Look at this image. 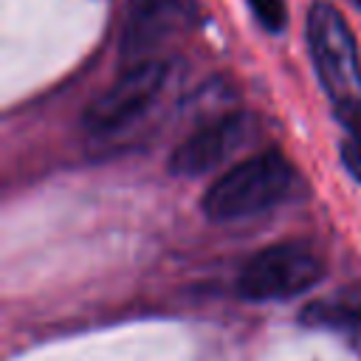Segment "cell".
I'll use <instances>...</instances> for the list:
<instances>
[{
  "instance_id": "8992f818",
  "label": "cell",
  "mask_w": 361,
  "mask_h": 361,
  "mask_svg": "<svg viewBox=\"0 0 361 361\" xmlns=\"http://www.w3.org/2000/svg\"><path fill=\"white\" fill-rule=\"evenodd\" d=\"M254 133V116L251 113H226L200 130H195L189 138H183L172 155H169V172L178 178H197L220 166L226 158H231Z\"/></svg>"
},
{
  "instance_id": "ba28073f",
  "label": "cell",
  "mask_w": 361,
  "mask_h": 361,
  "mask_svg": "<svg viewBox=\"0 0 361 361\" xmlns=\"http://www.w3.org/2000/svg\"><path fill=\"white\" fill-rule=\"evenodd\" d=\"M341 121L347 127V135L341 141V164L361 183V110L341 113Z\"/></svg>"
},
{
  "instance_id": "277c9868",
  "label": "cell",
  "mask_w": 361,
  "mask_h": 361,
  "mask_svg": "<svg viewBox=\"0 0 361 361\" xmlns=\"http://www.w3.org/2000/svg\"><path fill=\"white\" fill-rule=\"evenodd\" d=\"M166 79H169V62L155 56L133 62L102 96H96L87 104L82 116L85 130L93 135H104L127 127L158 99Z\"/></svg>"
},
{
  "instance_id": "52a82bcc",
  "label": "cell",
  "mask_w": 361,
  "mask_h": 361,
  "mask_svg": "<svg viewBox=\"0 0 361 361\" xmlns=\"http://www.w3.org/2000/svg\"><path fill=\"white\" fill-rule=\"evenodd\" d=\"M302 322L305 324H316V327H338V330H353L361 324V302L350 299V296H333V299H322L313 302L302 310Z\"/></svg>"
},
{
  "instance_id": "7a4b0ae2",
  "label": "cell",
  "mask_w": 361,
  "mask_h": 361,
  "mask_svg": "<svg viewBox=\"0 0 361 361\" xmlns=\"http://www.w3.org/2000/svg\"><path fill=\"white\" fill-rule=\"evenodd\" d=\"M307 48L316 76L330 102L336 104L338 116L361 110L358 45L344 14L327 0H316L307 11Z\"/></svg>"
},
{
  "instance_id": "6da1fadb",
  "label": "cell",
  "mask_w": 361,
  "mask_h": 361,
  "mask_svg": "<svg viewBox=\"0 0 361 361\" xmlns=\"http://www.w3.org/2000/svg\"><path fill=\"white\" fill-rule=\"evenodd\" d=\"M293 189V166L279 149H262L226 169L200 197V209L214 223L254 217Z\"/></svg>"
},
{
  "instance_id": "5b68a950",
  "label": "cell",
  "mask_w": 361,
  "mask_h": 361,
  "mask_svg": "<svg viewBox=\"0 0 361 361\" xmlns=\"http://www.w3.org/2000/svg\"><path fill=\"white\" fill-rule=\"evenodd\" d=\"M197 23H200L197 0H130L121 25L118 54L130 65L149 59L147 56L149 51L195 28Z\"/></svg>"
},
{
  "instance_id": "3957f363",
  "label": "cell",
  "mask_w": 361,
  "mask_h": 361,
  "mask_svg": "<svg viewBox=\"0 0 361 361\" xmlns=\"http://www.w3.org/2000/svg\"><path fill=\"white\" fill-rule=\"evenodd\" d=\"M327 262L307 240H282L259 248L237 276V293L248 302H285L324 279Z\"/></svg>"
},
{
  "instance_id": "9c48e42d",
  "label": "cell",
  "mask_w": 361,
  "mask_h": 361,
  "mask_svg": "<svg viewBox=\"0 0 361 361\" xmlns=\"http://www.w3.org/2000/svg\"><path fill=\"white\" fill-rule=\"evenodd\" d=\"M248 6H251L257 23H259L265 31L276 34V31H282V28L288 25V8H285V0H248Z\"/></svg>"
},
{
  "instance_id": "30bf717a",
  "label": "cell",
  "mask_w": 361,
  "mask_h": 361,
  "mask_svg": "<svg viewBox=\"0 0 361 361\" xmlns=\"http://www.w3.org/2000/svg\"><path fill=\"white\" fill-rule=\"evenodd\" d=\"M350 3H353V6H358V8H361V0H350Z\"/></svg>"
}]
</instances>
